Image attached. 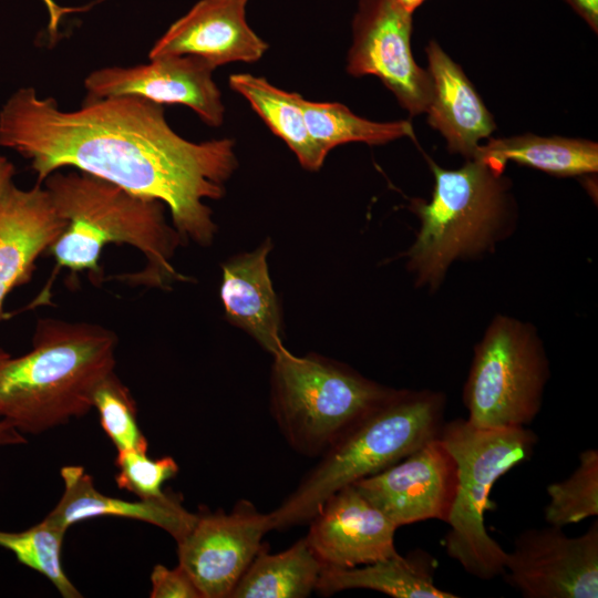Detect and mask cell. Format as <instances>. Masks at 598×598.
I'll use <instances>...</instances> for the list:
<instances>
[{
    "label": "cell",
    "instance_id": "1",
    "mask_svg": "<svg viewBox=\"0 0 598 598\" xmlns=\"http://www.w3.org/2000/svg\"><path fill=\"white\" fill-rule=\"evenodd\" d=\"M0 145L29 162L38 184L73 167L159 200L181 238L202 246L217 230L204 200L220 198L238 166L233 140L187 141L169 126L163 105L130 95L86 97L64 111L21 87L0 110Z\"/></svg>",
    "mask_w": 598,
    "mask_h": 598
},
{
    "label": "cell",
    "instance_id": "2",
    "mask_svg": "<svg viewBox=\"0 0 598 598\" xmlns=\"http://www.w3.org/2000/svg\"><path fill=\"white\" fill-rule=\"evenodd\" d=\"M44 188L65 227L48 251L58 268L72 272L87 270L101 280L99 258L111 243L127 244L147 260L138 274L124 275L127 281L165 287L184 280L171 259L182 238L164 216V204L132 194L120 186L76 171L49 175Z\"/></svg>",
    "mask_w": 598,
    "mask_h": 598
},
{
    "label": "cell",
    "instance_id": "3",
    "mask_svg": "<svg viewBox=\"0 0 598 598\" xmlns=\"http://www.w3.org/2000/svg\"><path fill=\"white\" fill-rule=\"evenodd\" d=\"M32 343L0 364V417L37 435L92 409L96 386L114 372L117 338L97 324L41 319Z\"/></svg>",
    "mask_w": 598,
    "mask_h": 598
},
{
    "label": "cell",
    "instance_id": "4",
    "mask_svg": "<svg viewBox=\"0 0 598 598\" xmlns=\"http://www.w3.org/2000/svg\"><path fill=\"white\" fill-rule=\"evenodd\" d=\"M445 394L433 390H394L344 432L317 465L271 513L272 529L310 522L339 489L374 475L440 435Z\"/></svg>",
    "mask_w": 598,
    "mask_h": 598
},
{
    "label": "cell",
    "instance_id": "5",
    "mask_svg": "<svg viewBox=\"0 0 598 598\" xmlns=\"http://www.w3.org/2000/svg\"><path fill=\"white\" fill-rule=\"evenodd\" d=\"M425 157L434 187L429 202L411 200L420 229L405 257L415 285L435 291L453 262L494 251L516 218L506 178L485 161L475 157L458 169H445Z\"/></svg>",
    "mask_w": 598,
    "mask_h": 598
},
{
    "label": "cell",
    "instance_id": "6",
    "mask_svg": "<svg viewBox=\"0 0 598 598\" xmlns=\"http://www.w3.org/2000/svg\"><path fill=\"white\" fill-rule=\"evenodd\" d=\"M440 439L455 457L458 471L444 537L446 553L476 578L502 576L507 551L484 525L485 512L495 507L489 493L499 477L532 457L538 437L526 426L482 429L458 417L444 422Z\"/></svg>",
    "mask_w": 598,
    "mask_h": 598
},
{
    "label": "cell",
    "instance_id": "7",
    "mask_svg": "<svg viewBox=\"0 0 598 598\" xmlns=\"http://www.w3.org/2000/svg\"><path fill=\"white\" fill-rule=\"evenodd\" d=\"M272 357L271 412L288 444L306 456H320L395 390L318 354L282 347Z\"/></svg>",
    "mask_w": 598,
    "mask_h": 598
},
{
    "label": "cell",
    "instance_id": "8",
    "mask_svg": "<svg viewBox=\"0 0 598 598\" xmlns=\"http://www.w3.org/2000/svg\"><path fill=\"white\" fill-rule=\"evenodd\" d=\"M549 375L536 328L495 316L474 348L463 390L466 420L482 429L528 425L540 411Z\"/></svg>",
    "mask_w": 598,
    "mask_h": 598
},
{
    "label": "cell",
    "instance_id": "9",
    "mask_svg": "<svg viewBox=\"0 0 598 598\" xmlns=\"http://www.w3.org/2000/svg\"><path fill=\"white\" fill-rule=\"evenodd\" d=\"M411 32L412 14L395 0H359L347 71L379 78L413 116L426 111L431 79L413 59Z\"/></svg>",
    "mask_w": 598,
    "mask_h": 598
},
{
    "label": "cell",
    "instance_id": "10",
    "mask_svg": "<svg viewBox=\"0 0 598 598\" xmlns=\"http://www.w3.org/2000/svg\"><path fill=\"white\" fill-rule=\"evenodd\" d=\"M502 576L526 598H597L598 522L578 537L551 525L522 532Z\"/></svg>",
    "mask_w": 598,
    "mask_h": 598
},
{
    "label": "cell",
    "instance_id": "11",
    "mask_svg": "<svg viewBox=\"0 0 598 598\" xmlns=\"http://www.w3.org/2000/svg\"><path fill=\"white\" fill-rule=\"evenodd\" d=\"M270 530L269 513H260L245 499L230 513H199L189 532L176 542L178 565L203 598H230Z\"/></svg>",
    "mask_w": 598,
    "mask_h": 598
},
{
    "label": "cell",
    "instance_id": "12",
    "mask_svg": "<svg viewBox=\"0 0 598 598\" xmlns=\"http://www.w3.org/2000/svg\"><path fill=\"white\" fill-rule=\"evenodd\" d=\"M457 482L456 460L439 435L398 463L352 485L400 527L426 519L447 523Z\"/></svg>",
    "mask_w": 598,
    "mask_h": 598
},
{
    "label": "cell",
    "instance_id": "13",
    "mask_svg": "<svg viewBox=\"0 0 598 598\" xmlns=\"http://www.w3.org/2000/svg\"><path fill=\"white\" fill-rule=\"evenodd\" d=\"M147 64L107 66L93 71L85 81L86 97L137 96L157 104L190 107L212 127L223 124L225 107L213 80V68L195 55H165Z\"/></svg>",
    "mask_w": 598,
    "mask_h": 598
},
{
    "label": "cell",
    "instance_id": "14",
    "mask_svg": "<svg viewBox=\"0 0 598 598\" xmlns=\"http://www.w3.org/2000/svg\"><path fill=\"white\" fill-rule=\"evenodd\" d=\"M396 526L354 485L332 494L305 537L323 567L352 568L398 555Z\"/></svg>",
    "mask_w": 598,
    "mask_h": 598
},
{
    "label": "cell",
    "instance_id": "15",
    "mask_svg": "<svg viewBox=\"0 0 598 598\" xmlns=\"http://www.w3.org/2000/svg\"><path fill=\"white\" fill-rule=\"evenodd\" d=\"M248 0H200L152 47L148 58L195 55L213 68L255 62L268 44L246 20Z\"/></svg>",
    "mask_w": 598,
    "mask_h": 598
},
{
    "label": "cell",
    "instance_id": "16",
    "mask_svg": "<svg viewBox=\"0 0 598 598\" xmlns=\"http://www.w3.org/2000/svg\"><path fill=\"white\" fill-rule=\"evenodd\" d=\"M65 227L41 184L13 185L0 200V313L8 293L28 281L37 259Z\"/></svg>",
    "mask_w": 598,
    "mask_h": 598
},
{
    "label": "cell",
    "instance_id": "17",
    "mask_svg": "<svg viewBox=\"0 0 598 598\" xmlns=\"http://www.w3.org/2000/svg\"><path fill=\"white\" fill-rule=\"evenodd\" d=\"M431 79L427 122L446 140L452 153L476 157L478 142L495 130L493 116L474 86L434 40L425 48Z\"/></svg>",
    "mask_w": 598,
    "mask_h": 598
},
{
    "label": "cell",
    "instance_id": "18",
    "mask_svg": "<svg viewBox=\"0 0 598 598\" xmlns=\"http://www.w3.org/2000/svg\"><path fill=\"white\" fill-rule=\"evenodd\" d=\"M61 477L63 494L44 519L64 530L90 518L111 516L154 525L178 542L197 518V514L188 512L175 495L131 502L103 494L95 487L93 477L79 465L63 466Z\"/></svg>",
    "mask_w": 598,
    "mask_h": 598
},
{
    "label": "cell",
    "instance_id": "19",
    "mask_svg": "<svg viewBox=\"0 0 598 598\" xmlns=\"http://www.w3.org/2000/svg\"><path fill=\"white\" fill-rule=\"evenodd\" d=\"M271 248V241L267 239L256 250L225 262L220 299L227 319L274 355L283 344L281 308L267 264Z\"/></svg>",
    "mask_w": 598,
    "mask_h": 598
},
{
    "label": "cell",
    "instance_id": "20",
    "mask_svg": "<svg viewBox=\"0 0 598 598\" xmlns=\"http://www.w3.org/2000/svg\"><path fill=\"white\" fill-rule=\"evenodd\" d=\"M436 559L416 548L406 555L352 568L322 567L316 591L330 596L347 589H371L393 598H455L440 589L434 576Z\"/></svg>",
    "mask_w": 598,
    "mask_h": 598
},
{
    "label": "cell",
    "instance_id": "21",
    "mask_svg": "<svg viewBox=\"0 0 598 598\" xmlns=\"http://www.w3.org/2000/svg\"><path fill=\"white\" fill-rule=\"evenodd\" d=\"M476 157L501 173L509 161L560 177L598 171V145L582 138L533 134L489 138L486 145L478 147Z\"/></svg>",
    "mask_w": 598,
    "mask_h": 598
},
{
    "label": "cell",
    "instance_id": "22",
    "mask_svg": "<svg viewBox=\"0 0 598 598\" xmlns=\"http://www.w3.org/2000/svg\"><path fill=\"white\" fill-rule=\"evenodd\" d=\"M228 83L288 145L303 168L318 171L322 166L328 152L309 133L300 94L278 89L265 78L249 73L231 74Z\"/></svg>",
    "mask_w": 598,
    "mask_h": 598
},
{
    "label": "cell",
    "instance_id": "23",
    "mask_svg": "<svg viewBox=\"0 0 598 598\" xmlns=\"http://www.w3.org/2000/svg\"><path fill=\"white\" fill-rule=\"evenodd\" d=\"M323 565L306 538L286 550L259 549L236 584L230 598H305L316 591Z\"/></svg>",
    "mask_w": 598,
    "mask_h": 598
},
{
    "label": "cell",
    "instance_id": "24",
    "mask_svg": "<svg viewBox=\"0 0 598 598\" xmlns=\"http://www.w3.org/2000/svg\"><path fill=\"white\" fill-rule=\"evenodd\" d=\"M300 104L310 135L328 153L349 142L381 145L405 136L414 137L410 121L373 122L336 102H312L301 97Z\"/></svg>",
    "mask_w": 598,
    "mask_h": 598
},
{
    "label": "cell",
    "instance_id": "25",
    "mask_svg": "<svg viewBox=\"0 0 598 598\" xmlns=\"http://www.w3.org/2000/svg\"><path fill=\"white\" fill-rule=\"evenodd\" d=\"M66 530L44 518L34 526L20 530H0V547L11 551L17 560L44 576L64 598L82 595L63 570L62 544Z\"/></svg>",
    "mask_w": 598,
    "mask_h": 598
},
{
    "label": "cell",
    "instance_id": "26",
    "mask_svg": "<svg viewBox=\"0 0 598 598\" xmlns=\"http://www.w3.org/2000/svg\"><path fill=\"white\" fill-rule=\"evenodd\" d=\"M546 522L563 528L598 515V451L585 450L579 465L564 481L547 486Z\"/></svg>",
    "mask_w": 598,
    "mask_h": 598
},
{
    "label": "cell",
    "instance_id": "27",
    "mask_svg": "<svg viewBox=\"0 0 598 598\" xmlns=\"http://www.w3.org/2000/svg\"><path fill=\"white\" fill-rule=\"evenodd\" d=\"M92 408L97 411L101 426L117 452H147L148 442L138 426L136 403L114 372L96 386Z\"/></svg>",
    "mask_w": 598,
    "mask_h": 598
},
{
    "label": "cell",
    "instance_id": "28",
    "mask_svg": "<svg viewBox=\"0 0 598 598\" xmlns=\"http://www.w3.org/2000/svg\"><path fill=\"white\" fill-rule=\"evenodd\" d=\"M115 482L120 489L138 496L140 499L163 498L165 482L178 473V465L171 456L151 458L147 452L136 450L117 452Z\"/></svg>",
    "mask_w": 598,
    "mask_h": 598
},
{
    "label": "cell",
    "instance_id": "29",
    "mask_svg": "<svg viewBox=\"0 0 598 598\" xmlns=\"http://www.w3.org/2000/svg\"><path fill=\"white\" fill-rule=\"evenodd\" d=\"M151 598H203L202 592L182 567L157 564L151 573Z\"/></svg>",
    "mask_w": 598,
    "mask_h": 598
},
{
    "label": "cell",
    "instance_id": "30",
    "mask_svg": "<svg viewBox=\"0 0 598 598\" xmlns=\"http://www.w3.org/2000/svg\"><path fill=\"white\" fill-rule=\"evenodd\" d=\"M597 33L598 0H565Z\"/></svg>",
    "mask_w": 598,
    "mask_h": 598
},
{
    "label": "cell",
    "instance_id": "31",
    "mask_svg": "<svg viewBox=\"0 0 598 598\" xmlns=\"http://www.w3.org/2000/svg\"><path fill=\"white\" fill-rule=\"evenodd\" d=\"M27 443V439L8 419L0 417V447Z\"/></svg>",
    "mask_w": 598,
    "mask_h": 598
},
{
    "label": "cell",
    "instance_id": "32",
    "mask_svg": "<svg viewBox=\"0 0 598 598\" xmlns=\"http://www.w3.org/2000/svg\"><path fill=\"white\" fill-rule=\"evenodd\" d=\"M16 175L14 165L4 156L0 155V200L14 185L13 177Z\"/></svg>",
    "mask_w": 598,
    "mask_h": 598
},
{
    "label": "cell",
    "instance_id": "33",
    "mask_svg": "<svg viewBox=\"0 0 598 598\" xmlns=\"http://www.w3.org/2000/svg\"><path fill=\"white\" fill-rule=\"evenodd\" d=\"M425 0H395V2L409 13H413Z\"/></svg>",
    "mask_w": 598,
    "mask_h": 598
},
{
    "label": "cell",
    "instance_id": "34",
    "mask_svg": "<svg viewBox=\"0 0 598 598\" xmlns=\"http://www.w3.org/2000/svg\"><path fill=\"white\" fill-rule=\"evenodd\" d=\"M10 354L0 348V364L9 357Z\"/></svg>",
    "mask_w": 598,
    "mask_h": 598
},
{
    "label": "cell",
    "instance_id": "35",
    "mask_svg": "<svg viewBox=\"0 0 598 598\" xmlns=\"http://www.w3.org/2000/svg\"><path fill=\"white\" fill-rule=\"evenodd\" d=\"M43 1H44V3H45L47 6H50V4H52V2H53L52 0H43Z\"/></svg>",
    "mask_w": 598,
    "mask_h": 598
}]
</instances>
